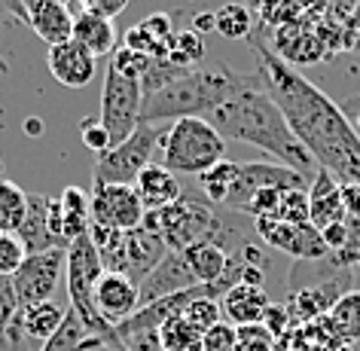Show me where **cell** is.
Returning <instances> with one entry per match:
<instances>
[{"label":"cell","mask_w":360,"mask_h":351,"mask_svg":"<svg viewBox=\"0 0 360 351\" xmlns=\"http://www.w3.org/2000/svg\"><path fill=\"white\" fill-rule=\"evenodd\" d=\"M248 43L257 56V74L266 92L281 107L287 125L311 153V159L327 168L339 184H360V134L342 113V107L311 79L296 74L278 52L254 37Z\"/></svg>","instance_id":"obj_1"},{"label":"cell","mask_w":360,"mask_h":351,"mask_svg":"<svg viewBox=\"0 0 360 351\" xmlns=\"http://www.w3.org/2000/svg\"><path fill=\"white\" fill-rule=\"evenodd\" d=\"M208 122L223 138L250 143V147L263 150L266 156H272V162L300 171L309 181H314V174H318V168H321L318 162L311 159V153L300 143L293 129L287 125V116L281 113V107L275 104V98L266 92L259 74H254V83L248 89H241L236 98L220 104L217 110L208 116Z\"/></svg>","instance_id":"obj_2"},{"label":"cell","mask_w":360,"mask_h":351,"mask_svg":"<svg viewBox=\"0 0 360 351\" xmlns=\"http://www.w3.org/2000/svg\"><path fill=\"white\" fill-rule=\"evenodd\" d=\"M250 83H254V74H238L229 65L195 68L186 77L162 86L159 92L143 95L141 122L156 125V122L190 120V116H211L220 104L236 98Z\"/></svg>","instance_id":"obj_3"},{"label":"cell","mask_w":360,"mask_h":351,"mask_svg":"<svg viewBox=\"0 0 360 351\" xmlns=\"http://www.w3.org/2000/svg\"><path fill=\"white\" fill-rule=\"evenodd\" d=\"M220 159H226V138L202 116L171 122V132L162 138V165L174 174L202 177Z\"/></svg>","instance_id":"obj_4"},{"label":"cell","mask_w":360,"mask_h":351,"mask_svg":"<svg viewBox=\"0 0 360 351\" xmlns=\"http://www.w3.org/2000/svg\"><path fill=\"white\" fill-rule=\"evenodd\" d=\"M104 272H107L104 260L89 236L77 238L74 245L68 248V272L65 275H68L70 309L77 312V318L83 321V327L92 333V336L104 339V342H120L116 327L101 318V312H98V305H95V287L101 281Z\"/></svg>","instance_id":"obj_5"},{"label":"cell","mask_w":360,"mask_h":351,"mask_svg":"<svg viewBox=\"0 0 360 351\" xmlns=\"http://www.w3.org/2000/svg\"><path fill=\"white\" fill-rule=\"evenodd\" d=\"M159 147L156 125H138L129 138L113 143L107 153H101L95 162V184H125L134 186L141 171L153 165V150Z\"/></svg>","instance_id":"obj_6"},{"label":"cell","mask_w":360,"mask_h":351,"mask_svg":"<svg viewBox=\"0 0 360 351\" xmlns=\"http://www.w3.org/2000/svg\"><path fill=\"white\" fill-rule=\"evenodd\" d=\"M141 104H143V89L138 79H125L113 68H107L104 86H101V110L98 122L107 129L113 143L125 141L129 134L141 125Z\"/></svg>","instance_id":"obj_7"},{"label":"cell","mask_w":360,"mask_h":351,"mask_svg":"<svg viewBox=\"0 0 360 351\" xmlns=\"http://www.w3.org/2000/svg\"><path fill=\"white\" fill-rule=\"evenodd\" d=\"M65 272H68V250L65 248L28 254L22 269L10 278L19 305L22 309H31V305H37V302H49L52 293L58 291Z\"/></svg>","instance_id":"obj_8"},{"label":"cell","mask_w":360,"mask_h":351,"mask_svg":"<svg viewBox=\"0 0 360 351\" xmlns=\"http://www.w3.org/2000/svg\"><path fill=\"white\" fill-rule=\"evenodd\" d=\"M269 186H275V190H309L311 181L302 177L300 171L278 165V162H238L236 184H232L229 199L223 202V208L241 214L250 196L257 190H269Z\"/></svg>","instance_id":"obj_9"},{"label":"cell","mask_w":360,"mask_h":351,"mask_svg":"<svg viewBox=\"0 0 360 351\" xmlns=\"http://www.w3.org/2000/svg\"><path fill=\"white\" fill-rule=\"evenodd\" d=\"M143 205L134 186L125 184H95L92 186V223L116 232H131L143 226Z\"/></svg>","instance_id":"obj_10"},{"label":"cell","mask_w":360,"mask_h":351,"mask_svg":"<svg viewBox=\"0 0 360 351\" xmlns=\"http://www.w3.org/2000/svg\"><path fill=\"white\" fill-rule=\"evenodd\" d=\"M254 229L269 248L281 250L287 257L309 260V263H321V260L330 257V248L323 245L321 232L311 223H302L300 226V223H284L275 217H259L254 220Z\"/></svg>","instance_id":"obj_11"},{"label":"cell","mask_w":360,"mask_h":351,"mask_svg":"<svg viewBox=\"0 0 360 351\" xmlns=\"http://www.w3.org/2000/svg\"><path fill=\"white\" fill-rule=\"evenodd\" d=\"M95 305L107 324L120 327L141 309V284L122 272H104L95 287Z\"/></svg>","instance_id":"obj_12"},{"label":"cell","mask_w":360,"mask_h":351,"mask_svg":"<svg viewBox=\"0 0 360 351\" xmlns=\"http://www.w3.org/2000/svg\"><path fill=\"white\" fill-rule=\"evenodd\" d=\"M25 6V19L34 28V34L52 46L74 40V19L68 0H22Z\"/></svg>","instance_id":"obj_13"},{"label":"cell","mask_w":360,"mask_h":351,"mask_svg":"<svg viewBox=\"0 0 360 351\" xmlns=\"http://www.w3.org/2000/svg\"><path fill=\"white\" fill-rule=\"evenodd\" d=\"M46 65H49V74L65 89H83L98 74V58L86 46H79L77 40L52 46L46 52Z\"/></svg>","instance_id":"obj_14"},{"label":"cell","mask_w":360,"mask_h":351,"mask_svg":"<svg viewBox=\"0 0 360 351\" xmlns=\"http://www.w3.org/2000/svg\"><path fill=\"white\" fill-rule=\"evenodd\" d=\"M190 287H199V281L193 278L184 254H180V250H168L165 260H162V263L147 275V281L141 284V305L165 300V296L190 291Z\"/></svg>","instance_id":"obj_15"},{"label":"cell","mask_w":360,"mask_h":351,"mask_svg":"<svg viewBox=\"0 0 360 351\" xmlns=\"http://www.w3.org/2000/svg\"><path fill=\"white\" fill-rule=\"evenodd\" d=\"M309 220L314 229H327L333 223L345 220V205H342V184L327 168H318L309 186Z\"/></svg>","instance_id":"obj_16"},{"label":"cell","mask_w":360,"mask_h":351,"mask_svg":"<svg viewBox=\"0 0 360 351\" xmlns=\"http://www.w3.org/2000/svg\"><path fill=\"white\" fill-rule=\"evenodd\" d=\"M49 199L52 196L28 193V217H25L22 229H19V238L28 254H40V250H52V248L68 250V245L49 226Z\"/></svg>","instance_id":"obj_17"},{"label":"cell","mask_w":360,"mask_h":351,"mask_svg":"<svg viewBox=\"0 0 360 351\" xmlns=\"http://www.w3.org/2000/svg\"><path fill=\"white\" fill-rule=\"evenodd\" d=\"M134 193H138V199L147 214L168 208V205H174L180 196H184L174 171H168L165 165H156V162L141 171V177L134 181Z\"/></svg>","instance_id":"obj_18"},{"label":"cell","mask_w":360,"mask_h":351,"mask_svg":"<svg viewBox=\"0 0 360 351\" xmlns=\"http://www.w3.org/2000/svg\"><path fill=\"white\" fill-rule=\"evenodd\" d=\"M74 40L86 46L92 56H113L120 46V34L113 28V19L101 10H79L74 19Z\"/></svg>","instance_id":"obj_19"},{"label":"cell","mask_w":360,"mask_h":351,"mask_svg":"<svg viewBox=\"0 0 360 351\" xmlns=\"http://www.w3.org/2000/svg\"><path fill=\"white\" fill-rule=\"evenodd\" d=\"M269 305H272L269 293L263 291V287H254V284H236L220 300L223 314H226L229 324H236V327H250V324H259L266 318Z\"/></svg>","instance_id":"obj_20"},{"label":"cell","mask_w":360,"mask_h":351,"mask_svg":"<svg viewBox=\"0 0 360 351\" xmlns=\"http://www.w3.org/2000/svg\"><path fill=\"white\" fill-rule=\"evenodd\" d=\"M180 254H184L186 266H190V272H193V278L199 284L220 281V278L226 275V269H229V254L220 245H214V241H199V245L184 248Z\"/></svg>","instance_id":"obj_21"},{"label":"cell","mask_w":360,"mask_h":351,"mask_svg":"<svg viewBox=\"0 0 360 351\" xmlns=\"http://www.w3.org/2000/svg\"><path fill=\"white\" fill-rule=\"evenodd\" d=\"M58 202L61 220H65V238L74 245L77 238L89 236V229H92V196H86L79 186H65Z\"/></svg>","instance_id":"obj_22"},{"label":"cell","mask_w":360,"mask_h":351,"mask_svg":"<svg viewBox=\"0 0 360 351\" xmlns=\"http://www.w3.org/2000/svg\"><path fill=\"white\" fill-rule=\"evenodd\" d=\"M104 339H98L92 336L86 327H83V321L77 318V312L74 309H68V318L65 324L52 333V336L43 342V348L40 351H89V348H95V345H101Z\"/></svg>","instance_id":"obj_23"},{"label":"cell","mask_w":360,"mask_h":351,"mask_svg":"<svg viewBox=\"0 0 360 351\" xmlns=\"http://www.w3.org/2000/svg\"><path fill=\"white\" fill-rule=\"evenodd\" d=\"M330 330L342 342H360V291H345L327 314Z\"/></svg>","instance_id":"obj_24"},{"label":"cell","mask_w":360,"mask_h":351,"mask_svg":"<svg viewBox=\"0 0 360 351\" xmlns=\"http://www.w3.org/2000/svg\"><path fill=\"white\" fill-rule=\"evenodd\" d=\"M25 217H28V193L10 177H0V232L19 236Z\"/></svg>","instance_id":"obj_25"},{"label":"cell","mask_w":360,"mask_h":351,"mask_svg":"<svg viewBox=\"0 0 360 351\" xmlns=\"http://www.w3.org/2000/svg\"><path fill=\"white\" fill-rule=\"evenodd\" d=\"M65 318H68V309H61L56 300L37 302V305H31V309H25V333H28L31 339L46 342L52 333L65 324Z\"/></svg>","instance_id":"obj_26"},{"label":"cell","mask_w":360,"mask_h":351,"mask_svg":"<svg viewBox=\"0 0 360 351\" xmlns=\"http://www.w3.org/2000/svg\"><path fill=\"white\" fill-rule=\"evenodd\" d=\"M236 174H238V162L232 159H220L214 168H208L205 174L199 177L202 184V196L208 199L211 205H217V208H223V202L229 199V190L232 184H236Z\"/></svg>","instance_id":"obj_27"},{"label":"cell","mask_w":360,"mask_h":351,"mask_svg":"<svg viewBox=\"0 0 360 351\" xmlns=\"http://www.w3.org/2000/svg\"><path fill=\"white\" fill-rule=\"evenodd\" d=\"M159 342H162V351H202V333L184 314L162 324Z\"/></svg>","instance_id":"obj_28"},{"label":"cell","mask_w":360,"mask_h":351,"mask_svg":"<svg viewBox=\"0 0 360 351\" xmlns=\"http://www.w3.org/2000/svg\"><path fill=\"white\" fill-rule=\"evenodd\" d=\"M217 15V34L226 40H250V28H254V15L245 4H223Z\"/></svg>","instance_id":"obj_29"},{"label":"cell","mask_w":360,"mask_h":351,"mask_svg":"<svg viewBox=\"0 0 360 351\" xmlns=\"http://www.w3.org/2000/svg\"><path fill=\"white\" fill-rule=\"evenodd\" d=\"M205 58V37L195 31H180L174 43L168 49V61L177 68H186V70H195L199 61Z\"/></svg>","instance_id":"obj_30"},{"label":"cell","mask_w":360,"mask_h":351,"mask_svg":"<svg viewBox=\"0 0 360 351\" xmlns=\"http://www.w3.org/2000/svg\"><path fill=\"white\" fill-rule=\"evenodd\" d=\"M150 65H153V58L150 56H143V52H134V49H129V46H116V52L110 56V61H107V68H113L120 77H125V79H141L147 77V70H150Z\"/></svg>","instance_id":"obj_31"},{"label":"cell","mask_w":360,"mask_h":351,"mask_svg":"<svg viewBox=\"0 0 360 351\" xmlns=\"http://www.w3.org/2000/svg\"><path fill=\"white\" fill-rule=\"evenodd\" d=\"M275 220L284 223H311L309 220V190H284L281 193V205L275 211Z\"/></svg>","instance_id":"obj_32"},{"label":"cell","mask_w":360,"mask_h":351,"mask_svg":"<svg viewBox=\"0 0 360 351\" xmlns=\"http://www.w3.org/2000/svg\"><path fill=\"white\" fill-rule=\"evenodd\" d=\"M184 318L205 336L211 327H217V324H220V302L217 300H208V296H202V300H193L184 309Z\"/></svg>","instance_id":"obj_33"},{"label":"cell","mask_w":360,"mask_h":351,"mask_svg":"<svg viewBox=\"0 0 360 351\" xmlns=\"http://www.w3.org/2000/svg\"><path fill=\"white\" fill-rule=\"evenodd\" d=\"M25 257H28V250H25L22 238L10 236V232H0V278H13L22 269Z\"/></svg>","instance_id":"obj_34"},{"label":"cell","mask_w":360,"mask_h":351,"mask_svg":"<svg viewBox=\"0 0 360 351\" xmlns=\"http://www.w3.org/2000/svg\"><path fill=\"white\" fill-rule=\"evenodd\" d=\"M138 25L159 43L162 49H171V43H174V37H177V34H174V22H171L168 13H153V15H147V19L138 22Z\"/></svg>","instance_id":"obj_35"},{"label":"cell","mask_w":360,"mask_h":351,"mask_svg":"<svg viewBox=\"0 0 360 351\" xmlns=\"http://www.w3.org/2000/svg\"><path fill=\"white\" fill-rule=\"evenodd\" d=\"M236 345H238V330L226 321H220L217 327H211L202 336V351H236Z\"/></svg>","instance_id":"obj_36"},{"label":"cell","mask_w":360,"mask_h":351,"mask_svg":"<svg viewBox=\"0 0 360 351\" xmlns=\"http://www.w3.org/2000/svg\"><path fill=\"white\" fill-rule=\"evenodd\" d=\"M236 351H272V333L259 324L238 327V345Z\"/></svg>","instance_id":"obj_37"},{"label":"cell","mask_w":360,"mask_h":351,"mask_svg":"<svg viewBox=\"0 0 360 351\" xmlns=\"http://www.w3.org/2000/svg\"><path fill=\"white\" fill-rule=\"evenodd\" d=\"M79 132H83V143H86L89 150H95L98 156L113 147V138L107 134V129L98 120H86L83 125H79Z\"/></svg>","instance_id":"obj_38"},{"label":"cell","mask_w":360,"mask_h":351,"mask_svg":"<svg viewBox=\"0 0 360 351\" xmlns=\"http://www.w3.org/2000/svg\"><path fill=\"white\" fill-rule=\"evenodd\" d=\"M263 327L272 333V336H281L284 330H290V312H287V305H269L266 318H263Z\"/></svg>","instance_id":"obj_39"},{"label":"cell","mask_w":360,"mask_h":351,"mask_svg":"<svg viewBox=\"0 0 360 351\" xmlns=\"http://www.w3.org/2000/svg\"><path fill=\"white\" fill-rule=\"evenodd\" d=\"M321 238H323V245L330 248V254H339V250L345 248V238H348L345 220H342V223H333V226H327V229H321Z\"/></svg>","instance_id":"obj_40"},{"label":"cell","mask_w":360,"mask_h":351,"mask_svg":"<svg viewBox=\"0 0 360 351\" xmlns=\"http://www.w3.org/2000/svg\"><path fill=\"white\" fill-rule=\"evenodd\" d=\"M342 205L345 217H360V184H342Z\"/></svg>","instance_id":"obj_41"},{"label":"cell","mask_w":360,"mask_h":351,"mask_svg":"<svg viewBox=\"0 0 360 351\" xmlns=\"http://www.w3.org/2000/svg\"><path fill=\"white\" fill-rule=\"evenodd\" d=\"M339 107H342V113L348 116V122L354 125V132L360 134V92L351 95V98H345V101H342Z\"/></svg>","instance_id":"obj_42"},{"label":"cell","mask_w":360,"mask_h":351,"mask_svg":"<svg viewBox=\"0 0 360 351\" xmlns=\"http://www.w3.org/2000/svg\"><path fill=\"white\" fill-rule=\"evenodd\" d=\"M193 31L195 34H208V31H217V15H214V10L211 13H195L193 15Z\"/></svg>","instance_id":"obj_43"},{"label":"cell","mask_w":360,"mask_h":351,"mask_svg":"<svg viewBox=\"0 0 360 351\" xmlns=\"http://www.w3.org/2000/svg\"><path fill=\"white\" fill-rule=\"evenodd\" d=\"M125 4H129V0H98V6H95V10H101L104 15H110V19H113V15L120 13Z\"/></svg>","instance_id":"obj_44"},{"label":"cell","mask_w":360,"mask_h":351,"mask_svg":"<svg viewBox=\"0 0 360 351\" xmlns=\"http://www.w3.org/2000/svg\"><path fill=\"white\" fill-rule=\"evenodd\" d=\"M348 34L351 37H360V0H357V6L348 15Z\"/></svg>","instance_id":"obj_45"},{"label":"cell","mask_w":360,"mask_h":351,"mask_svg":"<svg viewBox=\"0 0 360 351\" xmlns=\"http://www.w3.org/2000/svg\"><path fill=\"white\" fill-rule=\"evenodd\" d=\"M89 351H125V348H122V342H101V345H95Z\"/></svg>","instance_id":"obj_46"},{"label":"cell","mask_w":360,"mask_h":351,"mask_svg":"<svg viewBox=\"0 0 360 351\" xmlns=\"http://www.w3.org/2000/svg\"><path fill=\"white\" fill-rule=\"evenodd\" d=\"M25 129L31 132V138H37V134H40V122L37 120H28V122H25Z\"/></svg>","instance_id":"obj_47"},{"label":"cell","mask_w":360,"mask_h":351,"mask_svg":"<svg viewBox=\"0 0 360 351\" xmlns=\"http://www.w3.org/2000/svg\"><path fill=\"white\" fill-rule=\"evenodd\" d=\"M4 25H6V22L0 19V31H4ZM0 74H10V65H6V58H4V56H0Z\"/></svg>","instance_id":"obj_48"},{"label":"cell","mask_w":360,"mask_h":351,"mask_svg":"<svg viewBox=\"0 0 360 351\" xmlns=\"http://www.w3.org/2000/svg\"><path fill=\"white\" fill-rule=\"evenodd\" d=\"M77 4L83 6V10H95V6H98V0H77Z\"/></svg>","instance_id":"obj_49"},{"label":"cell","mask_w":360,"mask_h":351,"mask_svg":"<svg viewBox=\"0 0 360 351\" xmlns=\"http://www.w3.org/2000/svg\"><path fill=\"white\" fill-rule=\"evenodd\" d=\"M354 269H357V272H360V257H357V260H354Z\"/></svg>","instance_id":"obj_50"}]
</instances>
